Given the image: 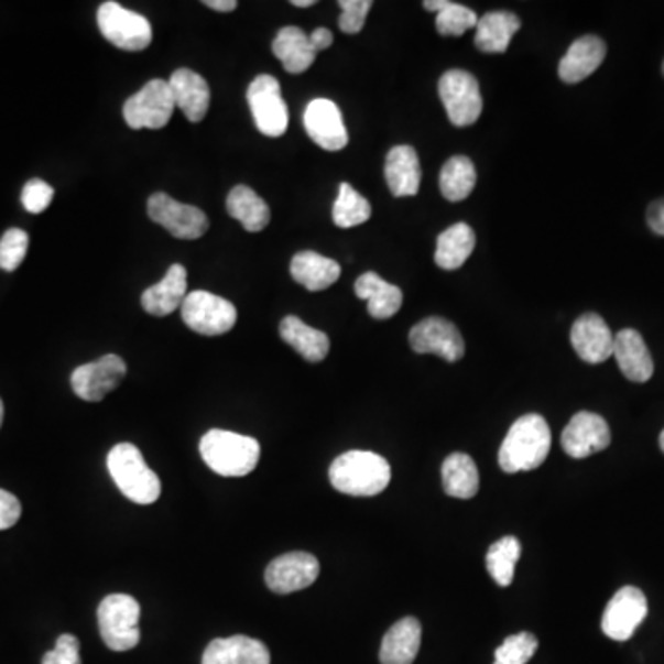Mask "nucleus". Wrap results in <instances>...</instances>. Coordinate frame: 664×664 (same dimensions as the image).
Returning a JSON list of instances; mask_svg holds the SVG:
<instances>
[{
	"label": "nucleus",
	"mask_w": 664,
	"mask_h": 664,
	"mask_svg": "<svg viewBox=\"0 0 664 664\" xmlns=\"http://www.w3.org/2000/svg\"><path fill=\"white\" fill-rule=\"evenodd\" d=\"M551 426L540 414H526L511 425L500 445L499 466L502 471H534L545 464L551 453Z\"/></svg>",
	"instance_id": "obj_1"
},
{
	"label": "nucleus",
	"mask_w": 664,
	"mask_h": 664,
	"mask_svg": "<svg viewBox=\"0 0 664 664\" xmlns=\"http://www.w3.org/2000/svg\"><path fill=\"white\" fill-rule=\"evenodd\" d=\"M329 480L349 497H375L390 486L392 467L375 453L349 450L330 464Z\"/></svg>",
	"instance_id": "obj_2"
},
{
	"label": "nucleus",
	"mask_w": 664,
	"mask_h": 664,
	"mask_svg": "<svg viewBox=\"0 0 664 664\" xmlns=\"http://www.w3.org/2000/svg\"><path fill=\"white\" fill-rule=\"evenodd\" d=\"M199 455L216 475L239 478L255 471L261 445L255 437L215 428L202 437Z\"/></svg>",
	"instance_id": "obj_3"
},
{
	"label": "nucleus",
	"mask_w": 664,
	"mask_h": 664,
	"mask_svg": "<svg viewBox=\"0 0 664 664\" xmlns=\"http://www.w3.org/2000/svg\"><path fill=\"white\" fill-rule=\"evenodd\" d=\"M109 475L126 499L135 504H154L161 497V480L133 443H119L108 455Z\"/></svg>",
	"instance_id": "obj_4"
},
{
	"label": "nucleus",
	"mask_w": 664,
	"mask_h": 664,
	"mask_svg": "<svg viewBox=\"0 0 664 664\" xmlns=\"http://www.w3.org/2000/svg\"><path fill=\"white\" fill-rule=\"evenodd\" d=\"M141 606L130 595H109L98 606V628L109 650L128 652L141 641Z\"/></svg>",
	"instance_id": "obj_5"
},
{
	"label": "nucleus",
	"mask_w": 664,
	"mask_h": 664,
	"mask_svg": "<svg viewBox=\"0 0 664 664\" xmlns=\"http://www.w3.org/2000/svg\"><path fill=\"white\" fill-rule=\"evenodd\" d=\"M174 109L176 102L168 81L157 78L126 100L122 115L131 130H161L171 122Z\"/></svg>",
	"instance_id": "obj_6"
},
{
	"label": "nucleus",
	"mask_w": 664,
	"mask_h": 664,
	"mask_svg": "<svg viewBox=\"0 0 664 664\" xmlns=\"http://www.w3.org/2000/svg\"><path fill=\"white\" fill-rule=\"evenodd\" d=\"M237 316L233 303L205 290H194L182 305L183 322L198 335H226L237 324Z\"/></svg>",
	"instance_id": "obj_7"
},
{
	"label": "nucleus",
	"mask_w": 664,
	"mask_h": 664,
	"mask_svg": "<svg viewBox=\"0 0 664 664\" xmlns=\"http://www.w3.org/2000/svg\"><path fill=\"white\" fill-rule=\"evenodd\" d=\"M97 21L104 37L120 51L141 52L152 43V26L148 19L117 2H104L98 8Z\"/></svg>",
	"instance_id": "obj_8"
},
{
	"label": "nucleus",
	"mask_w": 664,
	"mask_h": 664,
	"mask_svg": "<svg viewBox=\"0 0 664 664\" xmlns=\"http://www.w3.org/2000/svg\"><path fill=\"white\" fill-rule=\"evenodd\" d=\"M439 98L447 109L449 120L458 128L472 126L482 115V92L477 78L467 70L453 68L439 80Z\"/></svg>",
	"instance_id": "obj_9"
},
{
	"label": "nucleus",
	"mask_w": 664,
	"mask_h": 664,
	"mask_svg": "<svg viewBox=\"0 0 664 664\" xmlns=\"http://www.w3.org/2000/svg\"><path fill=\"white\" fill-rule=\"evenodd\" d=\"M248 104L262 135L281 137L289 130V106L281 95L279 81L270 74H261L251 81Z\"/></svg>",
	"instance_id": "obj_10"
},
{
	"label": "nucleus",
	"mask_w": 664,
	"mask_h": 664,
	"mask_svg": "<svg viewBox=\"0 0 664 664\" xmlns=\"http://www.w3.org/2000/svg\"><path fill=\"white\" fill-rule=\"evenodd\" d=\"M148 216L182 240H196L209 229V220L204 210L194 205L179 204L168 194L155 193L148 199Z\"/></svg>",
	"instance_id": "obj_11"
},
{
	"label": "nucleus",
	"mask_w": 664,
	"mask_h": 664,
	"mask_svg": "<svg viewBox=\"0 0 664 664\" xmlns=\"http://www.w3.org/2000/svg\"><path fill=\"white\" fill-rule=\"evenodd\" d=\"M126 362L117 355H106L98 358L97 362L84 363L76 368L70 375V387L78 398L87 403H98L106 399L124 381Z\"/></svg>",
	"instance_id": "obj_12"
},
{
	"label": "nucleus",
	"mask_w": 664,
	"mask_h": 664,
	"mask_svg": "<svg viewBox=\"0 0 664 664\" xmlns=\"http://www.w3.org/2000/svg\"><path fill=\"white\" fill-rule=\"evenodd\" d=\"M410 346L420 355H437L447 362H458L466 355V341L449 319L425 318L410 330Z\"/></svg>",
	"instance_id": "obj_13"
},
{
	"label": "nucleus",
	"mask_w": 664,
	"mask_h": 664,
	"mask_svg": "<svg viewBox=\"0 0 664 664\" xmlns=\"http://www.w3.org/2000/svg\"><path fill=\"white\" fill-rule=\"evenodd\" d=\"M647 602L644 592L636 587H622L609 600L603 611L602 631L617 642L630 641L636 628L644 622Z\"/></svg>",
	"instance_id": "obj_14"
},
{
	"label": "nucleus",
	"mask_w": 664,
	"mask_h": 664,
	"mask_svg": "<svg viewBox=\"0 0 664 664\" xmlns=\"http://www.w3.org/2000/svg\"><path fill=\"white\" fill-rule=\"evenodd\" d=\"M611 431L602 415L592 412H578L568 421L562 434V447L570 458L584 460L590 455L608 449Z\"/></svg>",
	"instance_id": "obj_15"
},
{
	"label": "nucleus",
	"mask_w": 664,
	"mask_h": 664,
	"mask_svg": "<svg viewBox=\"0 0 664 664\" xmlns=\"http://www.w3.org/2000/svg\"><path fill=\"white\" fill-rule=\"evenodd\" d=\"M319 562L307 552H289L275 557L268 565L266 585L277 595H290L297 590L307 589L318 579Z\"/></svg>",
	"instance_id": "obj_16"
},
{
	"label": "nucleus",
	"mask_w": 664,
	"mask_h": 664,
	"mask_svg": "<svg viewBox=\"0 0 664 664\" xmlns=\"http://www.w3.org/2000/svg\"><path fill=\"white\" fill-rule=\"evenodd\" d=\"M305 130L319 148L327 152L344 150L349 142L341 111L333 100L316 98L305 109Z\"/></svg>",
	"instance_id": "obj_17"
},
{
	"label": "nucleus",
	"mask_w": 664,
	"mask_h": 664,
	"mask_svg": "<svg viewBox=\"0 0 664 664\" xmlns=\"http://www.w3.org/2000/svg\"><path fill=\"white\" fill-rule=\"evenodd\" d=\"M574 351L587 363H602L613 357L614 335L598 314H584L570 330Z\"/></svg>",
	"instance_id": "obj_18"
},
{
	"label": "nucleus",
	"mask_w": 664,
	"mask_h": 664,
	"mask_svg": "<svg viewBox=\"0 0 664 664\" xmlns=\"http://www.w3.org/2000/svg\"><path fill=\"white\" fill-rule=\"evenodd\" d=\"M187 297V270L183 264H172L160 283L142 292L141 305L155 318H165L182 308Z\"/></svg>",
	"instance_id": "obj_19"
},
{
	"label": "nucleus",
	"mask_w": 664,
	"mask_h": 664,
	"mask_svg": "<svg viewBox=\"0 0 664 664\" xmlns=\"http://www.w3.org/2000/svg\"><path fill=\"white\" fill-rule=\"evenodd\" d=\"M177 108L191 122H202L209 111L210 89L204 76L191 68H177L168 80Z\"/></svg>",
	"instance_id": "obj_20"
},
{
	"label": "nucleus",
	"mask_w": 664,
	"mask_h": 664,
	"mask_svg": "<svg viewBox=\"0 0 664 664\" xmlns=\"http://www.w3.org/2000/svg\"><path fill=\"white\" fill-rule=\"evenodd\" d=\"M202 664H270V650L251 636L215 639L205 647Z\"/></svg>",
	"instance_id": "obj_21"
},
{
	"label": "nucleus",
	"mask_w": 664,
	"mask_h": 664,
	"mask_svg": "<svg viewBox=\"0 0 664 664\" xmlns=\"http://www.w3.org/2000/svg\"><path fill=\"white\" fill-rule=\"evenodd\" d=\"M606 43L597 35H584L574 41L567 54L559 62V78L565 84H579L595 73L606 59Z\"/></svg>",
	"instance_id": "obj_22"
},
{
	"label": "nucleus",
	"mask_w": 664,
	"mask_h": 664,
	"mask_svg": "<svg viewBox=\"0 0 664 664\" xmlns=\"http://www.w3.org/2000/svg\"><path fill=\"white\" fill-rule=\"evenodd\" d=\"M613 357L628 381L647 382L652 379L653 358L646 341L635 329L620 330L614 335Z\"/></svg>",
	"instance_id": "obj_23"
},
{
	"label": "nucleus",
	"mask_w": 664,
	"mask_h": 664,
	"mask_svg": "<svg viewBox=\"0 0 664 664\" xmlns=\"http://www.w3.org/2000/svg\"><path fill=\"white\" fill-rule=\"evenodd\" d=\"M384 174H387L388 188L395 198H406L420 193L423 172L414 148L406 144L392 148L387 157Z\"/></svg>",
	"instance_id": "obj_24"
},
{
	"label": "nucleus",
	"mask_w": 664,
	"mask_h": 664,
	"mask_svg": "<svg viewBox=\"0 0 664 664\" xmlns=\"http://www.w3.org/2000/svg\"><path fill=\"white\" fill-rule=\"evenodd\" d=\"M355 292L360 300L368 302V313L371 314V318L390 319L403 307L401 289L373 272L363 273L357 279Z\"/></svg>",
	"instance_id": "obj_25"
},
{
	"label": "nucleus",
	"mask_w": 664,
	"mask_h": 664,
	"mask_svg": "<svg viewBox=\"0 0 664 664\" xmlns=\"http://www.w3.org/2000/svg\"><path fill=\"white\" fill-rule=\"evenodd\" d=\"M421 622L414 617L399 620L382 639L381 664H412L421 647Z\"/></svg>",
	"instance_id": "obj_26"
},
{
	"label": "nucleus",
	"mask_w": 664,
	"mask_h": 664,
	"mask_svg": "<svg viewBox=\"0 0 664 664\" xmlns=\"http://www.w3.org/2000/svg\"><path fill=\"white\" fill-rule=\"evenodd\" d=\"M290 273L295 283L303 284L311 292L329 289L340 279L341 268L329 257L316 251H302L290 262Z\"/></svg>",
	"instance_id": "obj_27"
},
{
	"label": "nucleus",
	"mask_w": 664,
	"mask_h": 664,
	"mask_svg": "<svg viewBox=\"0 0 664 664\" xmlns=\"http://www.w3.org/2000/svg\"><path fill=\"white\" fill-rule=\"evenodd\" d=\"M273 54L283 63L290 74H302L313 67L318 52L314 51L311 37L297 26H284L279 30L272 45Z\"/></svg>",
	"instance_id": "obj_28"
},
{
	"label": "nucleus",
	"mask_w": 664,
	"mask_h": 664,
	"mask_svg": "<svg viewBox=\"0 0 664 664\" xmlns=\"http://www.w3.org/2000/svg\"><path fill=\"white\" fill-rule=\"evenodd\" d=\"M279 335L292 349L300 352L307 362H322L329 355V336L322 330L308 327L297 316H286L281 322Z\"/></svg>",
	"instance_id": "obj_29"
},
{
	"label": "nucleus",
	"mask_w": 664,
	"mask_h": 664,
	"mask_svg": "<svg viewBox=\"0 0 664 664\" xmlns=\"http://www.w3.org/2000/svg\"><path fill=\"white\" fill-rule=\"evenodd\" d=\"M519 29H521V21L515 13H486L482 19H478L475 45L478 51L488 54H504Z\"/></svg>",
	"instance_id": "obj_30"
},
{
	"label": "nucleus",
	"mask_w": 664,
	"mask_h": 664,
	"mask_svg": "<svg viewBox=\"0 0 664 664\" xmlns=\"http://www.w3.org/2000/svg\"><path fill=\"white\" fill-rule=\"evenodd\" d=\"M226 207H228L229 216L239 220L248 233H259L266 228L272 218L266 202L253 188L246 187V185H237L231 188Z\"/></svg>",
	"instance_id": "obj_31"
},
{
	"label": "nucleus",
	"mask_w": 664,
	"mask_h": 664,
	"mask_svg": "<svg viewBox=\"0 0 664 664\" xmlns=\"http://www.w3.org/2000/svg\"><path fill=\"white\" fill-rule=\"evenodd\" d=\"M475 244H477L475 231L464 221L455 224L437 237L434 261L443 270H449V272L450 270H458L471 257Z\"/></svg>",
	"instance_id": "obj_32"
},
{
	"label": "nucleus",
	"mask_w": 664,
	"mask_h": 664,
	"mask_svg": "<svg viewBox=\"0 0 664 664\" xmlns=\"http://www.w3.org/2000/svg\"><path fill=\"white\" fill-rule=\"evenodd\" d=\"M442 478L445 493L455 499H472L480 489L477 464L472 461L471 456L464 453H453L443 461Z\"/></svg>",
	"instance_id": "obj_33"
},
{
	"label": "nucleus",
	"mask_w": 664,
	"mask_h": 664,
	"mask_svg": "<svg viewBox=\"0 0 664 664\" xmlns=\"http://www.w3.org/2000/svg\"><path fill=\"white\" fill-rule=\"evenodd\" d=\"M477 185V171L466 155H455L443 165L439 174V191L449 202H461Z\"/></svg>",
	"instance_id": "obj_34"
},
{
	"label": "nucleus",
	"mask_w": 664,
	"mask_h": 664,
	"mask_svg": "<svg viewBox=\"0 0 664 664\" xmlns=\"http://www.w3.org/2000/svg\"><path fill=\"white\" fill-rule=\"evenodd\" d=\"M521 557V543L513 535L502 537L491 545L486 556V567L500 587H510L515 576V565Z\"/></svg>",
	"instance_id": "obj_35"
},
{
	"label": "nucleus",
	"mask_w": 664,
	"mask_h": 664,
	"mask_svg": "<svg viewBox=\"0 0 664 664\" xmlns=\"http://www.w3.org/2000/svg\"><path fill=\"white\" fill-rule=\"evenodd\" d=\"M371 218V205L349 183H341L333 205V221L341 229L357 228Z\"/></svg>",
	"instance_id": "obj_36"
},
{
	"label": "nucleus",
	"mask_w": 664,
	"mask_h": 664,
	"mask_svg": "<svg viewBox=\"0 0 664 664\" xmlns=\"http://www.w3.org/2000/svg\"><path fill=\"white\" fill-rule=\"evenodd\" d=\"M540 647L537 636L529 631L508 636L494 652L493 664H526Z\"/></svg>",
	"instance_id": "obj_37"
},
{
	"label": "nucleus",
	"mask_w": 664,
	"mask_h": 664,
	"mask_svg": "<svg viewBox=\"0 0 664 664\" xmlns=\"http://www.w3.org/2000/svg\"><path fill=\"white\" fill-rule=\"evenodd\" d=\"M477 13L472 12L471 8L455 2H450L449 7L437 13L436 29L442 35L460 37L467 30L477 29Z\"/></svg>",
	"instance_id": "obj_38"
},
{
	"label": "nucleus",
	"mask_w": 664,
	"mask_h": 664,
	"mask_svg": "<svg viewBox=\"0 0 664 664\" xmlns=\"http://www.w3.org/2000/svg\"><path fill=\"white\" fill-rule=\"evenodd\" d=\"M29 235L23 229H8L0 239V268L4 272H15L29 253Z\"/></svg>",
	"instance_id": "obj_39"
},
{
	"label": "nucleus",
	"mask_w": 664,
	"mask_h": 664,
	"mask_svg": "<svg viewBox=\"0 0 664 664\" xmlns=\"http://www.w3.org/2000/svg\"><path fill=\"white\" fill-rule=\"evenodd\" d=\"M371 7H373L371 0H340L341 18L338 24L341 32L358 34L366 24Z\"/></svg>",
	"instance_id": "obj_40"
},
{
	"label": "nucleus",
	"mask_w": 664,
	"mask_h": 664,
	"mask_svg": "<svg viewBox=\"0 0 664 664\" xmlns=\"http://www.w3.org/2000/svg\"><path fill=\"white\" fill-rule=\"evenodd\" d=\"M41 664H81L80 641L78 636L63 633L56 641V646L43 655Z\"/></svg>",
	"instance_id": "obj_41"
},
{
	"label": "nucleus",
	"mask_w": 664,
	"mask_h": 664,
	"mask_svg": "<svg viewBox=\"0 0 664 664\" xmlns=\"http://www.w3.org/2000/svg\"><path fill=\"white\" fill-rule=\"evenodd\" d=\"M24 209L32 213V215H40L43 210L52 204L54 199V188L43 179H30L23 188Z\"/></svg>",
	"instance_id": "obj_42"
},
{
	"label": "nucleus",
	"mask_w": 664,
	"mask_h": 664,
	"mask_svg": "<svg viewBox=\"0 0 664 664\" xmlns=\"http://www.w3.org/2000/svg\"><path fill=\"white\" fill-rule=\"evenodd\" d=\"M21 502L15 494L0 489V530L12 529L21 519Z\"/></svg>",
	"instance_id": "obj_43"
},
{
	"label": "nucleus",
	"mask_w": 664,
	"mask_h": 664,
	"mask_svg": "<svg viewBox=\"0 0 664 664\" xmlns=\"http://www.w3.org/2000/svg\"><path fill=\"white\" fill-rule=\"evenodd\" d=\"M647 226L653 233L664 237V199H657L647 207Z\"/></svg>",
	"instance_id": "obj_44"
},
{
	"label": "nucleus",
	"mask_w": 664,
	"mask_h": 664,
	"mask_svg": "<svg viewBox=\"0 0 664 664\" xmlns=\"http://www.w3.org/2000/svg\"><path fill=\"white\" fill-rule=\"evenodd\" d=\"M308 37H311V43H313L314 51L316 52L329 48V46L333 45V41H335L333 32L327 29H316Z\"/></svg>",
	"instance_id": "obj_45"
},
{
	"label": "nucleus",
	"mask_w": 664,
	"mask_h": 664,
	"mask_svg": "<svg viewBox=\"0 0 664 664\" xmlns=\"http://www.w3.org/2000/svg\"><path fill=\"white\" fill-rule=\"evenodd\" d=\"M205 7L215 10V12L229 13L235 12L239 2L237 0H205Z\"/></svg>",
	"instance_id": "obj_46"
},
{
	"label": "nucleus",
	"mask_w": 664,
	"mask_h": 664,
	"mask_svg": "<svg viewBox=\"0 0 664 664\" xmlns=\"http://www.w3.org/2000/svg\"><path fill=\"white\" fill-rule=\"evenodd\" d=\"M449 0H426L423 2V7H425L426 12H443L445 8L449 7Z\"/></svg>",
	"instance_id": "obj_47"
},
{
	"label": "nucleus",
	"mask_w": 664,
	"mask_h": 664,
	"mask_svg": "<svg viewBox=\"0 0 664 664\" xmlns=\"http://www.w3.org/2000/svg\"><path fill=\"white\" fill-rule=\"evenodd\" d=\"M316 4V0H292V7L295 8H311Z\"/></svg>",
	"instance_id": "obj_48"
},
{
	"label": "nucleus",
	"mask_w": 664,
	"mask_h": 664,
	"mask_svg": "<svg viewBox=\"0 0 664 664\" xmlns=\"http://www.w3.org/2000/svg\"><path fill=\"white\" fill-rule=\"evenodd\" d=\"M2 421H4V404H2V399H0V426H2Z\"/></svg>",
	"instance_id": "obj_49"
},
{
	"label": "nucleus",
	"mask_w": 664,
	"mask_h": 664,
	"mask_svg": "<svg viewBox=\"0 0 664 664\" xmlns=\"http://www.w3.org/2000/svg\"><path fill=\"white\" fill-rule=\"evenodd\" d=\"M658 445H661V450L664 453V431L661 432V436H658Z\"/></svg>",
	"instance_id": "obj_50"
},
{
	"label": "nucleus",
	"mask_w": 664,
	"mask_h": 664,
	"mask_svg": "<svg viewBox=\"0 0 664 664\" xmlns=\"http://www.w3.org/2000/svg\"><path fill=\"white\" fill-rule=\"evenodd\" d=\"M663 73H664V63H663Z\"/></svg>",
	"instance_id": "obj_51"
}]
</instances>
